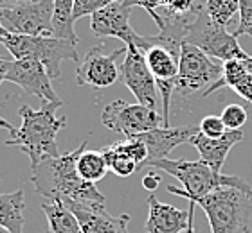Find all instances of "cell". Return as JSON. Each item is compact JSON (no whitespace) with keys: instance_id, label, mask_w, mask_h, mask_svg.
I'll return each mask as SVG.
<instances>
[{"instance_id":"1","label":"cell","mask_w":252,"mask_h":233,"mask_svg":"<svg viewBox=\"0 0 252 233\" xmlns=\"http://www.w3.org/2000/svg\"><path fill=\"white\" fill-rule=\"evenodd\" d=\"M63 103L42 101V108L32 109L31 106H22V126L9 131L5 140L7 147H20L31 160V169L49 158H58V133L67 126V117L58 115V108Z\"/></svg>"},{"instance_id":"9","label":"cell","mask_w":252,"mask_h":233,"mask_svg":"<svg viewBox=\"0 0 252 233\" xmlns=\"http://www.w3.org/2000/svg\"><path fill=\"white\" fill-rule=\"evenodd\" d=\"M101 122L106 129L121 133L126 138H130L164 126V117L157 109L148 108L144 104H130L119 99L106 104L101 113Z\"/></svg>"},{"instance_id":"21","label":"cell","mask_w":252,"mask_h":233,"mask_svg":"<svg viewBox=\"0 0 252 233\" xmlns=\"http://www.w3.org/2000/svg\"><path fill=\"white\" fill-rule=\"evenodd\" d=\"M74 0H54V16H53V27L54 36L70 40L74 43H79L78 34L74 32Z\"/></svg>"},{"instance_id":"6","label":"cell","mask_w":252,"mask_h":233,"mask_svg":"<svg viewBox=\"0 0 252 233\" xmlns=\"http://www.w3.org/2000/svg\"><path fill=\"white\" fill-rule=\"evenodd\" d=\"M186 43L198 47L209 57H216L220 61L229 59H247L249 54L243 51L234 32H229L227 27L213 22L204 11V4L200 5L196 15L186 27Z\"/></svg>"},{"instance_id":"17","label":"cell","mask_w":252,"mask_h":233,"mask_svg":"<svg viewBox=\"0 0 252 233\" xmlns=\"http://www.w3.org/2000/svg\"><path fill=\"white\" fill-rule=\"evenodd\" d=\"M148 221L144 224L146 233H180L188 228L189 210H180L173 205L158 201L157 197L148 196Z\"/></svg>"},{"instance_id":"36","label":"cell","mask_w":252,"mask_h":233,"mask_svg":"<svg viewBox=\"0 0 252 233\" xmlns=\"http://www.w3.org/2000/svg\"><path fill=\"white\" fill-rule=\"evenodd\" d=\"M7 32H9V31H5V29H4V26H2V24H0V43L4 42V38H5V34H7Z\"/></svg>"},{"instance_id":"12","label":"cell","mask_w":252,"mask_h":233,"mask_svg":"<svg viewBox=\"0 0 252 233\" xmlns=\"http://www.w3.org/2000/svg\"><path fill=\"white\" fill-rule=\"evenodd\" d=\"M5 81L20 86L27 95H36L42 101L60 103L62 99L53 88V79L47 74V68L36 57H24L7 61Z\"/></svg>"},{"instance_id":"35","label":"cell","mask_w":252,"mask_h":233,"mask_svg":"<svg viewBox=\"0 0 252 233\" xmlns=\"http://www.w3.org/2000/svg\"><path fill=\"white\" fill-rule=\"evenodd\" d=\"M0 128H2V129H7V131L13 129V126H11L9 122H7V120L4 119V117H0Z\"/></svg>"},{"instance_id":"34","label":"cell","mask_w":252,"mask_h":233,"mask_svg":"<svg viewBox=\"0 0 252 233\" xmlns=\"http://www.w3.org/2000/svg\"><path fill=\"white\" fill-rule=\"evenodd\" d=\"M5 72H7V61L0 57V83L5 81Z\"/></svg>"},{"instance_id":"18","label":"cell","mask_w":252,"mask_h":233,"mask_svg":"<svg viewBox=\"0 0 252 233\" xmlns=\"http://www.w3.org/2000/svg\"><path fill=\"white\" fill-rule=\"evenodd\" d=\"M40 207L47 219V233H83L78 217L62 199H45Z\"/></svg>"},{"instance_id":"32","label":"cell","mask_w":252,"mask_h":233,"mask_svg":"<svg viewBox=\"0 0 252 233\" xmlns=\"http://www.w3.org/2000/svg\"><path fill=\"white\" fill-rule=\"evenodd\" d=\"M158 185H160V176H158L157 172H148L146 176L142 178V186H144L146 190H150V192L157 190Z\"/></svg>"},{"instance_id":"30","label":"cell","mask_w":252,"mask_h":233,"mask_svg":"<svg viewBox=\"0 0 252 233\" xmlns=\"http://www.w3.org/2000/svg\"><path fill=\"white\" fill-rule=\"evenodd\" d=\"M128 7H144V9L148 11V15L152 16L153 22L158 26V29H160V26H162V18H160V15H158L157 11L162 7L164 4H166V0H123Z\"/></svg>"},{"instance_id":"15","label":"cell","mask_w":252,"mask_h":233,"mask_svg":"<svg viewBox=\"0 0 252 233\" xmlns=\"http://www.w3.org/2000/svg\"><path fill=\"white\" fill-rule=\"evenodd\" d=\"M198 131V126H182V128L160 126V128H155V129L137 135L148 147V160L144 161L142 167H148L153 161L168 158V155L175 147H179L182 144H189V140L193 138Z\"/></svg>"},{"instance_id":"28","label":"cell","mask_w":252,"mask_h":233,"mask_svg":"<svg viewBox=\"0 0 252 233\" xmlns=\"http://www.w3.org/2000/svg\"><path fill=\"white\" fill-rule=\"evenodd\" d=\"M198 128H200V133H204V135L209 136V138H218V136L227 133V128H225V124H223L221 117H216V115H207V117H204Z\"/></svg>"},{"instance_id":"14","label":"cell","mask_w":252,"mask_h":233,"mask_svg":"<svg viewBox=\"0 0 252 233\" xmlns=\"http://www.w3.org/2000/svg\"><path fill=\"white\" fill-rule=\"evenodd\" d=\"M70 212L78 217L79 226L83 233H130V215H110L106 212L105 203L94 201H72V199H62Z\"/></svg>"},{"instance_id":"5","label":"cell","mask_w":252,"mask_h":233,"mask_svg":"<svg viewBox=\"0 0 252 233\" xmlns=\"http://www.w3.org/2000/svg\"><path fill=\"white\" fill-rule=\"evenodd\" d=\"M2 45L15 59L36 57L47 68L51 79H58L63 61L79 63L78 43L56 36H27L7 32Z\"/></svg>"},{"instance_id":"33","label":"cell","mask_w":252,"mask_h":233,"mask_svg":"<svg viewBox=\"0 0 252 233\" xmlns=\"http://www.w3.org/2000/svg\"><path fill=\"white\" fill-rule=\"evenodd\" d=\"M194 207H196V205H194L193 201H189V224H188V228L180 233H196V230H194Z\"/></svg>"},{"instance_id":"25","label":"cell","mask_w":252,"mask_h":233,"mask_svg":"<svg viewBox=\"0 0 252 233\" xmlns=\"http://www.w3.org/2000/svg\"><path fill=\"white\" fill-rule=\"evenodd\" d=\"M220 117L223 120V124H225L227 131L242 129L245 122L249 120V111L242 104H229V106L223 108Z\"/></svg>"},{"instance_id":"37","label":"cell","mask_w":252,"mask_h":233,"mask_svg":"<svg viewBox=\"0 0 252 233\" xmlns=\"http://www.w3.org/2000/svg\"><path fill=\"white\" fill-rule=\"evenodd\" d=\"M245 108H247V111H249V119H252V104L245 103Z\"/></svg>"},{"instance_id":"13","label":"cell","mask_w":252,"mask_h":233,"mask_svg":"<svg viewBox=\"0 0 252 233\" xmlns=\"http://www.w3.org/2000/svg\"><path fill=\"white\" fill-rule=\"evenodd\" d=\"M131 7L123 2H112L103 9L95 11L90 16V31L97 38H117L125 45H137L141 43V36L130 26Z\"/></svg>"},{"instance_id":"27","label":"cell","mask_w":252,"mask_h":233,"mask_svg":"<svg viewBox=\"0 0 252 233\" xmlns=\"http://www.w3.org/2000/svg\"><path fill=\"white\" fill-rule=\"evenodd\" d=\"M240 2V24H238L234 36H251L252 38V0H238Z\"/></svg>"},{"instance_id":"31","label":"cell","mask_w":252,"mask_h":233,"mask_svg":"<svg viewBox=\"0 0 252 233\" xmlns=\"http://www.w3.org/2000/svg\"><path fill=\"white\" fill-rule=\"evenodd\" d=\"M231 90L236 92L245 103L252 104V72H247L242 79H238Z\"/></svg>"},{"instance_id":"26","label":"cell","mask_w":252,"mask_h":233,"mask_svg":"<svg viewBox=\"0 0 252 233\" xmlns=\"http://www.w3.org/2000/svg\"><path fill=\"white\" fill-rule=\"evenodd\" d=\"M112 2L117 0H74V9H72V18L74 22L83 18V16H92L95 11L103 9Z\"/></svg>"},{"instance_id":"38","label":"cell","mask_w":252,"mask_h":233,"mask_svg":"<svg viewBox=\"0 0 252 233\" xmlns=\"http://www.w3.org/2000/svg\"><path fill=\"white\" fill-rule=\"evenodd\" d=\"M0 233H11L9 230H5V228H2V226H0Z\"/></svg>"},{"instance_id":"20","label":"cell","mask_w":252,"mask_h":233,"mask_svg":"<svg viewBox=\"0 0 252 233\" xmlns=\"http://www.w3.org/2000/svg\"><path fill=\"white\" fill-rule=\"evenodd\" d=\"M24 210H26V196L24 188L16 192L0 194V226L11 233H22L24 230Z\"/></svg>"},{"instance_id":"11","label":"cell","mask_w":252,"mask_h":233,"mask_svg":"<svg viewBox=\"0 0 252 233\" xmlns=\"http://www.w3.org/2000/svg\"><path fill=\"white\" fill-rule=\"evenodd\" d=\"M121 79L125 86L130 90L139 104L157 109L158 95L157 81L148 67L146 57L137 45H126V54L121 63Z\"/></svg>"},{"instance_id":"24","label":"cell","mask_w":252,"mask_h":233,"mask_svg":"<svg viewBox=\"0 0 252 233\" xmlns=\"http://www.w3.org/2000/svg\"><path fill=\"white\" fill-rule=\"evenodd\" d=\"M204 11L213 22L227 27L232 22L234 15L240 13V2L238 0H205Z\"/></svg>"},{"instance_id":"2","label":"cell","mask_w":252,"mask_h":233,"mask_svg":"<svg viewBox=\"0 0 252 233\" xmlns=\"http://www.w3.org/2000/svg\"><path fill=\"white\" fill-rule=\"evenodd\" d=\"M87 149V140L79 144L78 149L60 155L58 158H49L32 167L31 181L34 190L43 199H72V201H94L105 203L106 197L90 183L79 176L78 158Z\"/></svg>"},{"instance_id":"29","label":"cell","mask_w":252,"mask_h":233,"mask_svg":"<svg viewBox=\"0 0 252 233\" xmlns=\"http://www.w3.org/2000/svg\"><path fill=\"white\" fill-rule=\"evenodd\" d=\"M200 5L202 4H198L196 0H166V4H164L158 11H164V13H175V15H193V13L198 11Z\"/></svg>"},{"instance_id":"16","label":"cell","mask_w":252,"mask_h":233,"mask_svg":"<svg viewBox=\"0 0 252 233\" xmlns=\"http://www.w3.org/2000/svg\"><path fill=\"white\" fill-rule=\"evenodd\" d=\"M243 140V131L242 129H232L227 131L225 135L218 136V138H209L204 133H196L193 138L189 140V144L193 145L194 149L198 151L200 160L205 161L211 169H215L216 172H221V167L225 163L229 151Z\"/></svg>"},{"instance_id":"23","label":"cell","mask_w":252,"mask_h":233,"mask_svg":"<svg viewBox=\"0 0 252 233\" xmlns=\"http://www.w3.org/2000/svg\"><path fill=\"white\" fill-rule=\"evenodd\" d=\"M103 155H105L108 171H112L116 176L128 178V176H131L137 169H141L135 160H131L130 156H126L125 153H121L114 144L105 147V149H103Z\"/></svg>"},{"instance_id":"19","label":"cell","mask_w":252,"mask_h":233,"mask_svg":"<svg viewBox=\"0 0 252 233\" xmlns=\"http://www.w3.org/2000/svg\"><path fill=\"white\" fill-rule=\"evenodd\" d=\"M146 63L152 70L155 81H171L179 74V59L162 45H148L142 49Z\"/></svg>"},{"instance_id":"10","label":"cell","mask_w":252,"mask_h":233,"mask_svg":"<svg viewBox=\"0 0 252 233\" xmlns=\"http://www.w3.org/2000/svg\"><path fill=\"white\" fill-rule=\"evenodd\" d=\"M103 47H105V43L92 47L85 54L83 61L78 63L76 83L79 86L101 90L112 86L119 79V76H121V65L117 63V57L125 56L126 47L125 49H117L112 54H105Z\"/></svg>"},{"instance_id":"3","label":"cell","mask_w":252,"mask_h":233,"mask_svg":"<svg viewBox=\"0 0 252 233\" xmlns=\"http://www.w3.org/2000/svg\"><path fill=\"white\" fill-rule=\"evenodd\" d=\"M148 167L168 172L169 176L177 178L180 181V185H182V188L168 185V192L169 194H175V196L186 197L188 201H193L196 197L207 196L209 192L216 190L220 186H234V188H240V190L252 194V186L243 178L227 176V174L216 172L215 169H211L202 160L191 161V160H184V158H179V160L164 158V160L153 161Z\"/></svg>"},{"instance_id":"4","label":"cell","mask_w":252,"mask_h":233,"mask_svg":"<svg viewBox=\"0 0 252 233\" xmlns=\"http://www.w3.org/2000/svg\"><path fill=\"white\" fill-rule=\"evenodd\" d=\"M207 215L211 233H251L252 194L234 186H220L193 199Z\"/></svg>"},{"instance_id":"22","label":"cell","mask_w":252,"mask_h":233,"mask_svg":"<svg viewBox=\"0 0 252 233\" xmlns=\"http://www.w3.org/2000/svg\"><path fill=\"white\" fill-rule=\"evenodd\" d=\"M78 172L79 176L90 183H97L106 176L108 165H106L103 151H87L85 149L78 158Z\"/></svg>"},{"instance_id":"8","label":"cell","mask_w":252,"mask_h":233,"mask_svg":"<svg viewBox=\"0 0 252 233\" xmlns=\"http://www.w3.org/2000/svg\"><path fill=\"white\" fill-rule=\"evenodd\" d=\"M54 0L0 7V24L5 31L27 36H54Z\"/></svg>"},{"instance_id":"7","label":"cell","mask_w":252,"mask_h":233,"mask_svg":"<svg viewBox=\"0 0 252 233\" xmlns=\"http://www.w3.org/2000/svg\"><path fill=\"white\" fill-rule=\"evenodd\" d=\"M221 78V65H216L205 52L191 43H182L179 59V74L173 79L175 92L182 97L202 95Z\"/></svg>"}]
</instances>
